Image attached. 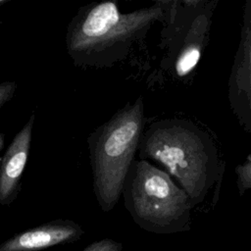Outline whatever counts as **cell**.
Here are the masks:
<instances>
[{
	"label": "cell",
	"instance_id": "5b68a950",
	"mask_svg": "<svg viewBox=\"0 0 251 251\" xmlns=\"http://www.w3.org/2000/svg\"><path fill=\"white\" fill-rule=\"evenodd\" d=\"M216 2L171 1L160 48L166 53L161 61L165 71L173 70L177 78H184L197 67L205 49Z\"/></svg>",
	"mask_w": 251,
	"mask_h": 251
},
{
	"label": "cell",
	"instance_id": "ba28073f",
	"mask_svg": "<svg viewBox=\"0 0 251 251\" xmlns=\"http://www.w3.org/2000/svg\"><path fill=\"white\" fill-rule=\"evenodd\" d=\"M35 115L31 114L25 125L15 135L0 161V204L11 205L17 198L22 176L28 159Z\"/></svg>",
	"mask_w": 251,
	"mask_h": 251
},
{
	"label": "cell",
	"instance_id": "52a82bcc",
	"mask_svg": "<svg viewBox=\"0 0 251 251\" xmlns=\"http://www.w3.org/2000/svg\"><path fill=\"white\" fill-rule=\"evenodd\" d=\"M83 233L75 222L58 219L16 233L0 244V251H39L75 242Z\"/></svg>",
	"mask_w": 251,
	"mask_h": 251
},
{
	"label": "cell",
	"instance_id": "277c9868",
	"mask_svg": "<svg viewBox=\"0 0 251 251\" xmlns=\"http://www.w3.org/2000/svg\"><path fill=\"white\" fill-rule=\"evenodd\" d=\"M122 196L132 220L146 231L171 234L190 229L193 207L187 194L149 161L131 163Z\"/></svg>",
	"mask_w": 251,
	"mask_h": 251
},
{
	"label": "cell",
	"instance_id": "7a4b0ae2",
	"mask_svg": "<svg viewBox=\"0 0 251 251\" xmlns=\"http://www.w3.org/2000/svg\"><path fill=\"white\" fill-rule=\"evenodd\" d=\"M140 160L154 161L176 180L192 207L201 203L214 186L222 166L210 135L185 119H164L143 130Z\"/></svg>",
	"mask_w": 251,
	"mask_h": 251
},
{
	"label": "cell",
	"instance_id": "30bf717a",
	"mask_svg": "<svg viewBox=\"0 0 251 251\" xmlns=\"http://www.w3.org/2000/svg\"><path fill=\"white\" fill-rule=\"evenodd\" d=\"M123 244L113 239H100L87 245L82 251H122Z\"/></svg>",
	"mask_w": 251,
	"mask_h": 251
},
{
	"label": "cell",
	"instance_id": "9c48e42d",
	"mask_svg": "<svg viewBox=\"0 0 251 251\" xmlns=\"http://www.w3.org/2000/svg\"><path fill=\"white\" fill-rule=\"evenodd\" d=\"M236 185L239 195H243L251 188V155L248 154L246 160L235 168Z\"/></svg>",
	"mask_w": 251,
	"mask_h": 251
},
{
	"label": "cell",
	"instance_id": "8992f818",
	"mask_svg": "<svg viewBox=\"0 0 251 251\" xmlns=\"http://www.w3.org/2000/svg\"><path fill=\"white\" fill-rule=\"evenodd\" d=\"M228 101L240 126L251 132V1L244 7L240 41L228 80Z\"/></svg>",
	"mask_w": 251,
	"mask_h": 251
},
{
	"label": "cell",
	"instance_id": "3957f363",
	"mask_svg": "<svg viewBox=\"0 0 251 251\" xmlns=\"http://www.w3.org/2000/svg\"><path fill=\"white\" fill-rule=\"evenodd\" d=\"M143 96L126 103L87 137L92 186L99 207L110 212L122 196L145 127Z\"/></svg>",
	"mask_w": 251,
	"mask_h": 251
},
{
	"label": "cell",
	"instance_id": "8fae6325",
	"mask_svg": "<svg viewBox=\"0 0 251 251\" xmlns=\"http://www.w3.org/2000/svg\"><path fill=\"white\" fill-rule=\"evenodd\" d=\"M16 89L17 84L15 81L0 82V109L14 97Z\"/></svg>",
	"mask_w": 251,
	"mask_h": 251
},
{
	"label": "cell",
	"instance_id": "6da1fadb",
	"mask_svg": "<svg viewBox=\"0 0 251 251\" xmlns=\"http://www.w3.org/2000/svg\"><path fill=\"white\" fill-rule=\"evenodd\" d=\"M170 2L157 1L129 13H122L112 1L80 7L67 28L70 58L75 66L94 68L110 67L124 60L154 23L166 19Z\"/></svg>",
	"mask_w": 251,
	"mask_h": 251
}]
</instances>
